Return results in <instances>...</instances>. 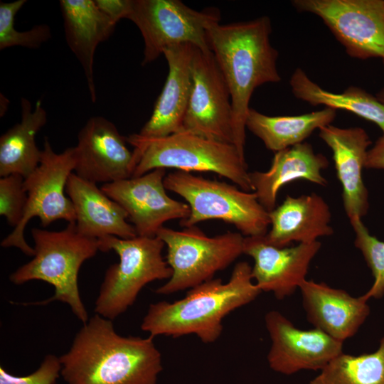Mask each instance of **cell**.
I'll return each mask as SVG.
<instances>
[{"label":"cell","mask_w":384,"mask_h":384,"mask_svg":"<svg viewBox=\"0 0 384 384\" xmlns=\"http://www.w3.org/2000/svg\"><path fill=\"white\" fill-rule=\"evenodd\" d=\"M127 140L134 147L132 177L156 169L210 171L228 178L243 191H253L245 158L233 144L186 131L159 138H144L136 133Z\"/></svg>","instance_id":"obj_5"},{"label":"cell","mask_w":384,"mask_h":384,"mask_svg":"<svg viewBox=\"0 0 384 384\" xmlns=\"http://www.w3.org/2000/svg\"><path fill=\"white\" fill-rule=\"evenodd\" d=\"M321 248L319 241L278 247L263 236L245 237L243 254L254 260L252 277L262 292L277 299L291 296L305 280L312 260Z\"/></svg>","instance_id":"obj_16"},{"label":"cell","mask_w":384,"mask_h":384,"mask_svg":"<svg viewBox=\"0 0 384 384\" xmlns=\"http://www.w3.org/2000/svg\"><path fill=\"white\" fill-rule=\"evenodd\" d=\"M319 136L331 149L337 177L342 186L345 212L349 220L362 218L369 208L368 191L363 183L370 137L361 127L341 128L331 124L319 129Z\"/></svg>","instance_id":"obj_17"},{"label":"cell","mask_w":384,"mask_h":384,"mask_svg":"<svg viewBox=\"0 0 384 384\" xmlns=\"http://www.w3.org/2000/svg\"><path fill=\"white\" fill-rule=\"evenodd\" d=\"M59 359L68 384H156L163 370L153 337L123 336L112 320L97 314Z\"/></svg>","instance_id":"obj_1"},{"label":"cell","mask_w":384,"mask_h":384,"mask_svg":"<svg viewBox=\"0 0 384 384\" xmlns=\"http://www.w3.org/2000/svg\"><path fill=\"white\" fill-rule=\"evenodd\" d=\"M336 117V110L329 107L294 116H268L250 108L245 124L275 153L303 143L314 131L331 124Z\"/></svg>","instance_id":"obj_25"},{"label":"cell","mask_w":384,"mask_h":384,"mask_svg":"<svg viewBox=\"0 0 384 384\" xmlns=\"http://www.w3.org/2000/svg\"><path fill=\"white\" fill-rule=\"evenodd\" d=\"M194 46L176 44L166 48L163 55L169 73L149 119L138 134L159 138L183 130V122L192 87L191 62Z\"/></svg>","instance_id":"obj_19"},{"label":"cell","mask_w":384,"mask_h":384,"mask_svg":"<svg viewBox=\"0 0 384 384\" xmlns=\"http://www.w3.org/2000/svg\"><path fill=\"white\" fill-rule=\"evenodd\" d=\"M127 143V137L112 122L101 116L91 117L78 132L73 146L74 173L97 184L131 178L134 157Z\"/></svg>","instance_id":"obj_15"},{"label":"cell","mask_w":384,"mask_h":384,"mask_svg":"<svg viewBox=\"0 0 384 384\" xmlns=\"http://www.w3.org/2000/svg\"><path fill=\"white\" fill-rule=\"evenodd\" d=\"M21 121L0 137V176L13 174L26 178L39 165L41 150L36 135L47 122V113L38 100L32 109L28 100L21 98Z\"/></svg>","instance_id":"obj_24"},{"label":"cell","mask_w":384,"mask_h":384,"mask_svg":"<svg viewBox=\"0 0 384 384\" xmlns=\"http://www.w3.org/2000/svg\"><path fill=\"white\" fill-rule=\"evenodd\" d=\"M65 193L73 205L75 225L82 235L97 240L107 236L123 239L137 236L134 226L127 222L124 209L97 183L73 172L68 178Z\"/></svg>","instance_id":"obj_20"},{"label":"cell","mask_w":384,"mask_h":384,"mask_svg":"<svg viewBox=\"0 0 384 384\" xmlns=\"http://www.w3.org/2000/svg\"><path fill=\"white\" fill-rule=\"evenodd\" d=\"M127 18L142 33L145 65L176 44L189 43L210 51L207 30L220 21V13L214 9L198 11L180 0H131Z\"/></svg>","instance_id":"obj_10"},{"label":"cell","mask_w":384,"mask_h":384,"mask_svg":"<svg viewBox=\"0 0 384 384\" xmlns=\"http://www.w3.org/2000/svg\"><path fill=\"white\" fill-rule=\"evenodd\" d=\"M383 65H384V62H383Z\"/></svg>","instance_id":"obj_35"},{"label":"cell","mask_w":384,"mask_h":384,"mask_svg":"<svg viewBox=\"0 0 384 384\" xmlns=\"http://www.w3.org/2000/svg\"><path fill=\"white\" fill-rule=\"evenodd\" d=\"M164 183L166 190L183 198L190 207L188 217L179 222L183 228L220 220L234 225L245 237L263 236L268 232L269 212L255 192L183 171L166 175Z\"/></svg>","instance_id":"obj_7"},{"label":"cell","mask_w":384,"mask_h":384,"mask_svg":"<svg viewBox=\"0 0 384 384\" xmlns=\"http://www.w3.org/2000/svg\"><path fill=\"white\" fill-rule=\"evenodd\" d=\"M271 339L267 354L270 368L279 373L292 375L303 370H321L343 353V342L314 328L298 329L278 311L265 317Z\"/></svg>","instance_id":"obj_14"},{"label":"cell","mask_w":384,"mask_h":384,"mask_svg":"<svg viewBox=\"0 0 384 384\" xmlns=\"http://www.w3.org/2000/svg\"><path fill=\"white\" fill-rule=\"evenodd\" d=\"M355 233V246L361 251L373 276L370 288L362 295L366 300L384 296V242L370 235L358 217L349 220Z\"/></svg>","instance_id":"obj_29"},{"label":"cell","mask_w":384,"mask_h":384,"mask_svg":"<svg viewBox=\"0 0 384 384\" xmlns=\"http://www.w3.org/2000/svg\"><path fill=\"white\" fill-rule=\"evenodd\" d=\"M61 363L59 357L47 355L39 368L26 376H16L0 367V384H55L60 375Z\"/></svg>","instance_id":"obj_31"},{"label":"cell","mask_w":384,"mask_h":384,"mask_svg":"<svg viewBox=\"0 0 384 384\" xmlns=\"http://www.w3.org/2000/svg\"><path fill=\"white\" fill-rule=\"evenodd\" d=\"M24 177L13 174L0 178V215L15 228L21 222L27 205Z\"/></svg>","instance_id":"obj_30"},{"label":"cell","mask_w":384,"mask_h":384,"mask_svg":"<svg viewBox=\"0 0 384 384\" xmlns=\"http://www.w3.org/2000/svg\"><path fill=\"white\" fill-rule=\"evenodd\" d=\"M156 236L166 246V260L173 272L155 290L159 294L191 289L210 280L243 254L245 237L240 232L209 237L196 225L182 230L162 227Z\"/></svg>","instance_id":"obj_8"},{"label":"cell","mask_w":384,"mask_h":384,"mask_svg":"<svg viewBox=\"0 0 384 384\" xmlns=\"http://www.w3.org/2000/svg\"><path fill=\"white\" fill-rule=\"evenodd\" d=\"M376 97L384 104V87L376 94Z\"/></svg>","instance_id":"obj_34"},{"label":"cell","mask_w":384,"mask_h":384,"mask_svg":"<svg viewBox=\"0 0 384 384\" xmlns=\"http://www.w3.org/2000/svg\"><path fill=\"white\" fill-rule=\"evenodd\" d=\"M328 166L325 156L315 153L310 144L303 142L275 152L268 171L249 175L259 202L270 212L276 208L279 189L288 183L304 179L325 186L327 180L322 171Z\"/></svg>","instance_id":"obj_23"},{"label":"cell","mask_w":384,"mask_h":384,"mask_svg":"<svg viewBox=\"0 0 384 384\" xmlns=\"http://www.w3.org/2000/svg\"><path fill=\"white\" fill-rule=\"evenodd\" d=\"M365 168L384 170V133L368 151Z\"/></svg>","instance_id":"obj_33"},{"label":"cell","mask_w":384,"mask_h":384,"mask_svg":"<svg viewBox=\"0 0 384 384\" xmlns=\"http://www.w3.org/2000/svg\"><path fill=\"white\" fill-rule=\"evenodd\" d=\"M192 87L183 130L233 144V108L228 86L210 51L194 46Z\"/></svg>","instance_id":"obj_12"},{"label":"cell","mask_w":384,"mask_h":384,"mask_svg":"<svg viewBox=\"0 0 384 384\" xmlns=\"http://www.w3.org/2000/svg\"><path fill=\"white\" fill-rule=\"evenodd\" d=\"M252 280V267L240 262L226 283L213 278L190 289L183 299L150 304L141 329L153 338L195 334L203 343L215 342L223 331L224 317L262 292Z\"/></svg>","instance_id":"obj_3"},{"label":"cell","mask_w":384,"mask_h":384,"mask_svg":"<svg viewBox=\"0 0 384 384\" xmlns=\"http://www.w3.org/2000/svg\"><path fill=\"white\" fill-rule=\"evenodd\" d=\"M299 12L319 16L353 58L384 62V0H294Z\"/></svg>","instance_id":"obj_11"},{"label":"cell","mask_w":384,"mask_h":384,"mask_svg":"<svg viewBox=\"0 0 384 384\" xmlns=\"http://www.w3.org/2000/svg\"><path fill=\"white\" fill-rule=\"evenodd\" d=\"M59 5L65 41L83 69L91 100L95 102V50L111 36L117 23L97 7L95 0H60Z\"/></svg>","instance_id":"obj_22"},{"label":"cell","mask_w":384,"mask_h":384,"mask_svg":"<svg viewBox=\"0 0 384 384\" xmlns=\"http://www.w3.org/2000/svg\"><path fill=\"white\" fill-rule=\"evenodd\" d=\"M98 242L100 251L114 250L119 258L106 270L95 301V312L104 318L114 320L134 303L146 284L172 276L162 256L165 244L156 236H107Z\"/></svg>","instance_id":"obj_6"},{"label":"cell","mask_w":384,"mask_h":384,"mask_svg":"<svg viewBox=\"0 0 384 384\" xmlns=\"http://www.w3.org/2000/svg\"><path fill=\"white\" fill-rule=\"evenodd\" d=\"M293 95L313 106L344 110L377 124L384 133V104L365 90L350 86L341 93L324 90L312 81L302 68H297L289 80Z\"/></svg>","instance_id":"obj_26"},{"label":"cell","mask_w":384,"mask_h":384,"mask_svg":"<svg viewBox=\"0 0 384 384\" xmlns=\"http://www.w3.org/2000/svg\"><path fill=\"white\" fill-rule=\"evenodd\" d=\"M35 254L28 262L19 267L9 280L20 285L31 280L44 281L53 286V295L43 301L23 302V305H46L58 301L67 304L75 316L86 323L89 318L80 298L78 273L82 265L98 250V240L85 236L75 223L61 230H31Z\"/></svg>","instance_id":"obj_4"},{"label":"cell","mask_w":384,"mask_h":384,"mask_svg":"<svg viewBox=\"0 0 384 384\" xmlns=\"http://www.w3.org/2000/svg\"><path fill=\"white\" fill-rule=\"evenodd\" d=\"M214 22L207 30L211 51L229 88L233 108V144L245 158L246 117L254 90L280 82L277 50L270 36L268 16L229 24Z\"/></svg>","instance_id":"obj_2"},{"label":"cell","mask_w":384,"mask_h":384,"mask_svg":"<svg viewBox=\"0 0 384 384\" xmlns=\"http://www.w3.org/2000/svg\"><path fill=\"white\" fill-rule=\"evenodd\" d=\"M165 176V169H156L100 188L124 209L138 236L155 237L166 222L184 220L190 215L187 203L167 195Z\"/></svg>","instance_id":"obj_13"},{"label":"cell","mask_w":384,"mask_h":384,"mask_svg":"<svg viewBox=\"0 0 384 384\" xmlns=\"http://www.w3.org/2000/svg\"><path fill=\"white\" fill-rule=\"evenodd\" d=\"M75 164L74 147L56 153L48 139L45 138L39 165L24 178L28 195L24 215L18 226L2 240V247H14L26 255L33 256L34 248L26 242L24 230L34 217H38L45 228L59 220L75 223L73 205L65 196L66 184L74 171Z\"/></svg>","instance_id":"obj_9"},{"label":"cell","mask_w":384,"mask_h":384,"mask_svg":"<svg viewBox=\"0 0 384 384\" xmlns=\"http://www.w3.org/2000/svg\"><path fill=\"white\" fill-rule=\"evenodd\" d=\"M299 289L308 321L340 341L353 336L370 314L368 300L363 296L352 297L324 282L305 279Z\"/></svg>","instance_id":"obj_18"},{"label":"cell","mask_w":384,"mask_h":384,"mask_svg":"<svg viewBox=\"0 0 384 384\" xmlns=\"http://www.w3.org/2000/svg\"><path fill=\"white\" fill-rule=\"evenodd\" d=\"M269 218L271 229L264 238L278 247H287L293 242L311 243L334 233L330 208L315 193L287 196L282 204L269 212Z\"/></svg>","instance_id":"obj_21"},{"label":"cell","mask_w":384,"mask_h":384,"mask_svg":"<svg viewBox=\"0 0 384 384\" xmlns=\"http://www.w3.org/2000/svg\"><path fill=\"white\" fill-rule=\"evenodd\" d=\"M309 384H384V335L370 353L335 357Z\"/></svg>","instance_id":"obj_27"},{"label":"cell","mask_w":384,"mask_h":384,"mask_svg":"<svg viewBox=\"0 0 384 384\" xmlns=\"http://www.w3.org/2000/svg\"><path fill=\"white\" fill-rule=\"evenodd\" d=\"M97 7L112 21L117 23L122 18H127L130 11L131 0H95Z\"/></svg>","instance_id":"obj_32"},{"label":"cell","mask_w":384,"mask_h":384,"mask_svg":"<svg viewBox=\"0 0 384 384\" xmlns=\"http://www.w3.org/2000/svg\"><path fill=\"white\" fill-rule=\"evenodd\" d=\"M26 3V0L0 2V50L13 46L38 49L51 37L47 24L34 26L26 31H18L14 28L15 16Z\"/></svg>","instance_id":"obj_28"}]
</instances>
